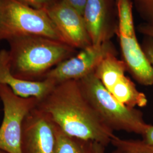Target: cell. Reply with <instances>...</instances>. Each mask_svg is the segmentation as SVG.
<instances>
[{
    "instance_id": "obj_1",
    "label": "cell",
    "mask_w": 153,
    "mask_h": 153,
    "mask_svg": "<svg viewBox=\"0 0 153 153\" xmlns=\"http://www.w3.org/2000/svg\"><path fill=\"white\" fill-rule=\"evenodd\" d=\"M36 107L69 136L105 147L115 135L94 108L79 81L57 84Z\"/></svg>"
},
{
    "instance_id": "obj_2",
    "label": "cell",
    "mask_w": 153,
    "mask_h": 153,
    "mask_svg": "<svg viewBox=\"0 0 153 153\" xmlns=\"http://www.w3.org/2000/svg\"><path fill=\"white\" fill-rule=\"evenodd\" d=\"M12 74L28 81H40L61 62L76 53L65 43L42 36H23L7 40Z\"/></svg>"
},
{
    "instance_id": "obj_3",
    "label": "cell",
    "mask_w": 153,
    "mask_h": 153,
    "mask_svg": "<svg viewBox=\"0 0 153 153\" xmlns=\"http://www.w3.org/2000/svg\"><path fill=\"white\" fill-rule=\"evenodd\" d=\"M79 82L82 91L105 125L113 131H120L143 135L149 124L142 112L122 104L99 81L94 72Z\"/></svg>"
},
{
    "instance_id": "obj_4",
    "label": "cell",
    "mask_w": 153,
    "mask_h": 153,
    "mask_svg": "<svg viewBox=\"0 0 153 153\" xmlns=\"http://www.w3.org/2000/svg\"><path fill=\"white\" fill-rule=\"evenodd\" d=\"M42 36L61 41L47 10L28 5L20 0H0V40Z\"/></svg>"
},
{
    "instance_id": "obj_5",
    "label": "cell",
    "mask_w": 153,
    "mask_h": 153,
    "mask_svg": "<svg viewBox=\"0 0 153 153\" xmlns=\"http://www.w3.org/2000/svg\"><path fill=\"white\" fill-rule=\"evenodd\" d=\"M117 35L127 71L139 84L153 85V66L139 44L135 32L132 0H116Z\"/></svg>"
},
{
    "instance_id": "obj_6",
    "label": "cell",
    "mask_w": 153,
    "mask_h": 153,
    "mask_svg": "<svg viewBox=\"0 0 153 153\" xmlns=\"http://www.w3.org/2000/svg\"><path fill=\"white\" fill-rule=\"evenodd\" d=\"M0 100L4 111L0 126V150L7 153H22L23 122L28 114L37 106L39 100L34 97L18 96L5 85H0Z\"/></svg>"
},
{
    "instance_id": "obj_7",
    "label": "cell",
    "mask_w": 153,
    "mask_h": 153,
    "mask_svg": "<svg viewBox=\"0 0 153 153\" xmlns=\"http://www.w3.org/2000/svg\"><path fill=\"white\" fill-rule=\"evenodd\" d=\"M113 53H116V51L111 41L91 44L61 62L47 73L44 79L51 80L56 85L69 81H79L95 72L104 57Z\"/></svg>"
},
{
    "instance_id": "obj_8",
    "label": "cell",
    "mask_w": 153,
    "mask_h": 153,
    "mask_svg": "<svg viewBox=\"0 0 153 153\" xmlns=\"http://www.w3.org/2000/svg\"><path fill=\"white\" fill-rule=\"evenodd\" d=\"M46 10L62 42L76 49L92 44L82 14L64 0H57Z\"/></svg>"
},
{
    "instance_id": "obj_9",
    "label": "cell",
    "mask_w": 153,
    "mask_h": 153,
    "mask_svg": "<svg viewBox=\"0 0 153 153\" xmlns=\"http://www.w3.org/2000/svg\"><path fill=\"white\" fill-rule=\"evenodd\" d=\"M57 138L54 123L36 107L25 119L22 129V153H56Z\"/></svg>"
},
{
    "instance_id": "obj_10",
    "label": "cell",
    "mask_w": 153,
    "mask_h": 153,
    "mask_svg": "<svg viewBox=\"0 0 153 153\" xmlns=\"http://www.w3.org/2000/svg\"><path fill=\"white\" fill-rule=\"evenodd\" d=\"M115 9L114 0H87L82 16L92 44L110 41L116 33Z\"/></svg>"
},
{
    "instance_id": "obj_11",
    "label": "cell",
    "mask_w": 153,
    "mask_h": 153,
    "mask_svg": "<svg viewBox=\"0 0 153 153\" xmlns=\"http://www.w3.org/2000/svg\"><path fill=\"white\" fill-rule=\"evenodd\" d=\"M0 85H5L18 96L23 98L34 97L41 100L56 85L48 79L40 81H28L14 76L10 70L8 50H0Z\"/></svg>"
},
{
    "instance_id": "obj_12",
    "label": "cell",
    "mask_w": 153,
    "mask_h": 153,
    "mask_svg": "<svg viewBox=\"0 0 153 153\" xmlns=\"http://www.w3.org/2000/svg\"><path fill=\"white\" fill-rule=\"evenodd\" d=\"M110 93L122 104L131 108L144 107L148 104L146 95L139 91L135 84L126 75L115 84Z\"/></svg>"
},
{
    "instance_id": "obj_13",
    "label": "cell",
    "mask_w": 153,
    "mask_h": 153,
    "mask_svg": "<svg viewBox=\"0 0 153 153\" xmlns=\"http://www.w3.org/2000/svg\"><path fill=\"white\" fill-rule=\"evenodd\" d=\"M127 71L125 62L116 57V53L107 55L98 66L95 74L109 92Z\"/></svg>"
},
{
    "instance_id": "obj_14",
    "label": "cell",
    "mask_w": 153,
    "mask_h": 153,
    "mask_svg": "<svg viewBox=\"0 0 153 153\" xmlns=\"http://www.w3.org/2000/svg\"><path fill=\"white\" fill-rule=\"evenodd\" d=\"M55 126L57 138L56 153H95V142L69 136Z\"/></svg>"
},
{
    "instance_id": "obj_15",
    "label": "cell",
    "mask_w": 153,
    "mask_h": 153,
    "mask_svg": "<svg viewBox=\"0 0 153 153\" xmlns=\"http://www.w3.org/2000/svg\"><path fill=\"white\" fill-rule=\"evenodd\" d=\"M111 143L114 147L111 153H153V145L144 140L123 139L115 135Z\"/></svg>"
},
{
    "instance_id": "obj_16",
    "label": "cell",
    "mask_w": 153,
    "mask_h": 153,
    "mask_svg": "<svg viewBox=\"0 0 153 153\" xmlns=\"http://www.w3.org/2000/svg\"><path fill=\"white\" fill-rule=\"evenodd\" d=\"M133 2L146 25L153 27V0H133Z\"/></svg>"
},
{
    "instance_id": "obj_17",
    "label": "cell",
    "mask_w": 153,
    "mask_h": 153,
    "mask_svg": "<svg viewBox=\"0 0 153 153\" xmlns=\"http://www.w3.org/2000/svg\"><path fill=\"white\" fill-rule=\"evenodd\" d=\"M28 5L36 9H47L57 0H20Z\"/></svg>"
},
{
    "instance_id": "obj_18",
    "label": "cell",
    "mask_w": 153,
    "mask_h": 153,
    "mask_svg": "<svg viewBox=\"0 0 153 153\" xmlns=\"http://www.w3.org/2000/svg\"><path fill=\"white\" fill-rule=\"evenodd\" d=\"M142 47L146 57L148 58V60L149 61L150 64L153 66V40L151 39L150 40L145 41Z\"/></svg>"
},
{
    "instance_id": "obj_19",
    "label": "cell",
    "mask_w": 153,
    "mask_h": 153,
    "mask_svg": "<svg viewBox=\"0 0 153 153\" xmlns=\"http://www.w3.org/2000/svg\"><path fill=\"white\" fill-rule=\"evenodd\" d=\"M65 2L73 8L76 9L81 14L83 13L84 7L86 5L87 0H64Z\"/></svg>"
},
{
    "instance_id": "obj_20",
    "label": "cell",
    "mask_w": 153,
    "mask_h": 153,
    "mask_svg": "<svg viewBox=\"0 0 153 153\" xmlns=\"http://www.w3.org/2000/svg\"><path fill=\"white\" fill-rule=\"evenodd\" d=\"M143 140L153 145V126L149 124L144 134L142 135Z\"/></svg>"
},
{
    "instance_id": "obj_21",
    "label": "cell",
    "mask_w": 153,
    "mask_h": 153,
    "mask_svg": "<svg viewBox=\"0 0 153 153\" xmlns=\"http://www.w3.org/2000/svg\"><path fill=\"white\" fill-rule=\"evenodd\" d=\"M139 30L143 35L150 38L153 40V27L146 24L141 25L139 27Z\"/></svg>"
},
{
    "instance_id": "obj_22",
    "label": "cell",
    "mask_w": 153,
    "mask_h": 153,
    "mask_svg": "<svg viewBox=\"0 0 153 153\" xmlns=\"http://www.w3.org/2000/svg\"><path fill=\"white\" fill-rule=\"evenodd\" d=\"M95 153H105V147L98 143H94Z\"/></svg>"
},
{
    "instance_id": "obj_23",
    "label": "cell",
    "mask_w": 153,
    "mask_h": 153,
    "mask_svg": "<svg viewBox=\"0 0 153 153\" xmlns=\"http://www.w3.org/2000/svg\"><path fill=\"white\" fill-rule=\"evenodd\" d=\"M0 153H7L5 152H4V151H2V150H0Z\"/></svg>"
},
{
    "instance_id": "obj_24",
    "label": "cell",
    "mask_w": 153,
    "mask_h": 153,
    "mask_svg": "<svg viewBox=\"0 0 153 153\" xmlns=\"http://www.w3.org/2000/svg\"><path fill=\"white\" fill-rule=\"evenodd\" d=\"M1 40H0V43H1Z\"/></svg>"
}]
</instances>
